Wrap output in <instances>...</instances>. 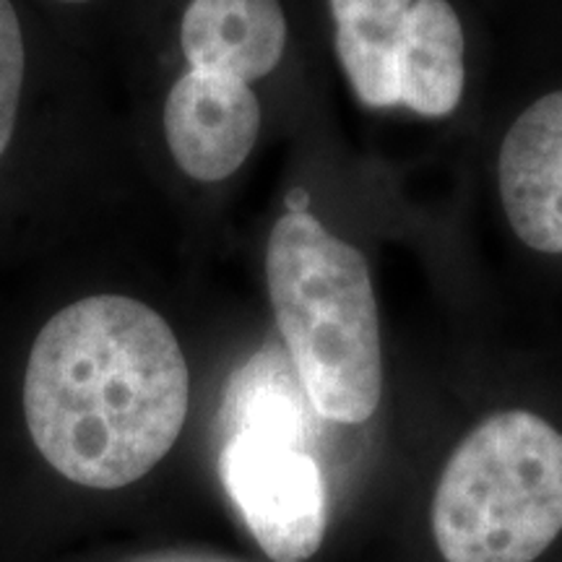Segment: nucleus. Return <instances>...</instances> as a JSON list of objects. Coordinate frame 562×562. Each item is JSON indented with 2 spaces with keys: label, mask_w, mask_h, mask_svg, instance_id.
<instances>
[{
  "label": "nucleus",
  "mask_w": 562,
  "mask_h": 562,
  "mask_svg": "<svg viewBox=\"0 0 562 562\" xmlns=\"http://www.w3.org/2000/svg\"><path fill=\"white\" fill-rule=\"evenodd\" d=\"M188 404L186 355L144 302L79 300L34 339L26 427L42 459L81 487L121 490L149 474L180 438Z\"/></svg>",
  "instance_id": "1"
},
{
  "label": "nucleus",
  "mask_w": 562,
  "mask_h": 562,
  "mask_svg": "<svg viewBox=\"0 0 562 562\" xmlns=\"http://www.w3.org/2000/svg\"><path fill=\"white\" fill-rule=\"evenodd\" d=\"M266 281L281 339L307 404L323 419L362 425L383 393L378 300L364 256L311 211L273 224Z\"/></svg>",
  "instance_id": "2"
},
{
  "label": "nucleus",
  "mask_w": 562,
  "mask_h": 562,
  "mask_svg": "<svg viewBox=\"0 0 562 562\" xmlns=\"http://www.w3.org/2000/svg\"><path fill=\"white\" fill-rule=\"evenodd\" d=\"M562 531V435L533 412L492 414L448 459L432 501L446 562H533Z\"/></svg>",
  "instance_id": "3"
},
{
  "label": "nucleus",
  "mask_w": 562,
  "mask_h": 562,
  "mask_svg": "<svg viewBox=\"0 0 562 562\" xmlns=\"http://www.w3.org/2000/svg\"><path fill=\"white\" fill-rule=\"evenodd\" d=\"M222 484L273 562H305L326 533V484L300 442L271 432H227Z\"/></svg>",
  "instance_id": "4"
},
{
  "label": "nucleus",
  "mask_w": 562,
  "mask_h": 562,
  "mask_svg": "<svg viewBox=\"0 0 562 562\" xmlns=\"http://www.w3.org/2000/svg\"><path fill=\"white\" fill-rule=\"evenodd\" d=\"M261 131L256 91L235 76L193 70L167 94L165 136L172 159L188 178L220 182L250 157Z\"/></svg>",
  "instance_id": "5"
},
{
  "label": "nucleus",
  "mask_w": 562,
  "mask_h": 562,
  "mask_svg": "<svg viewBox=\"0 0 562 562\" xmlns=\"http://www.w3.org/2000/svg\"><path fill=\"white\" fill-rule=\"evenodd\" d=\"M497 182L518 240L562 252V91L533 102L505 133Z\"/></svg>",
  "instance_id": "6"
},
{
  "label": "nucleus",
  "mask_w": 562,
  "mask_h": 562,
  "mask_svg": "<svg viewBox=\"0 0 562 562\" xmlns=\"http://www.w3.org/2000/svg\"><path fill=\"white\" fill-rule=\"evenodd\" d=\"M180 42L193 70L252 83L281 63L286 19L279 0H191Z\"/></svg>",
  "instance_id": "7"
},
{
  "label": "nucleus",
  "mask_w": 562,
  "mask_h": 562,
  "mask_svg": "<svg viewBox=\"0 0 562 562\" xmlns=\"http://www.w3.org/2000/svg\"><path fill=\"white\" fill-rule=\"evenodd\" d=\"M463 26L448 0H414L406 37L393 60V104L425 117L459 108L467 81Z\"/></svg>",
  "instance_id": "8"
},
{
  "label": "nucleus",
  "mask_w": 562,
  "mask_h": 562,
  "mask_svg": "<svg viewBox=\"0 0 562 562\" xmlns=\"http://www.w3.org/2000/svg\"><path fill=\"white\" fill-rule=\"evenodd\" d=\"M347 79L368 108H393V60L406 37L414 0H328Z\"/></svg>",
  "instance_id": "9"
},
{
  "label": "nucleus",
  "mask_w": 562,
  "mask_h": 562,
  "mask_svg": "<svg viewBox=\"0 0 562 562\" xmlns=\"http://www.w3.org/2000/svg\"><path fill=\"white\" fill-rule=\"evenodd\" d=\"M222 422L224 435L256 430L305 446V391L279 349L256 355L232 378Z\"/></svg>",
  "instance_id": "10"
},
{
  "label": "nucleus",
  "mask_w": 562,
  "mask_h": 562,
  "mask_svg": "<svg viewBox=\"0 0 562 562\" xmlns=\"http://www.w3.org/2000/svg\"><path fill=\"white\" fill-rule=\"evenodd\" d=\"M24 87V37L11 0H0V157L9 149Z\"/></svg>",
  "instance_id": "11"
},
{
  "label": "nucleus",
  "mask_w": 562,
  "mask_h": 562,
  "mask_svg": "<svg viewBox=\"0 0 562 562\" xmlns=\"http://www.w3.org/2000/svg\"><path fill=\"white\" fill-rule=\"evenodd\" d=\"M125 562H240L216 558V554H201V552H182V550H165V552H149L140 558H131Z\"/></svg>",
  "instance_id": "12"
},
{
  "label": "nucleus",
  "mask_w": 562,
  "mask_h": 562,
  "mask_svg": "<svg viewBox=\"0 0 562 562\" xmlns=\"http://www.w3.org/2000/svg\"><path fill=\"white\" fill-rule=\"evenodd\" d=\"M60 3H89V0H60Z\"/></svg>",
  "instance_id": "13"
}]
</instances>
